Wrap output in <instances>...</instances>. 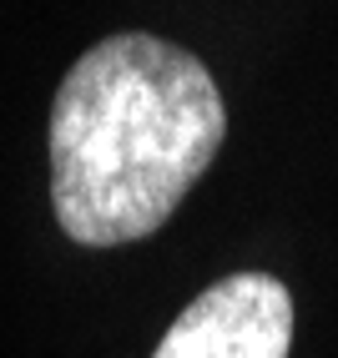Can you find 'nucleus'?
I'll list each match as a JSON object with an SVG mask.
<instances>
[{"label": "nucleus", "mask_w": 338, "mask_h": 358, "mask_svg": "<svg viewBox=\"0 0 338 358\" xmlns=\"http://www.w3.org/2000/svg\"><path fill=\"white\" fill-rule=\"evenodd\" d=\"M227 106L187 45L116 31L51 96V212L81 248H122L177 217L223 152Z\"/></svg>", "instance_id": "1"}, {"label": "nucleus", "mask_w": 338, "mask_h": 358, "mask_svg": "<svg viewBox=\"0 0 338 358\" xmlns=\"http://www.w3.org/2000/svg\"><path fill=\"white\" fill-rule=\"evenodd\" d=\"M293 293L273 273H227L197 293L162 333L152 358H288Z\"/></svg>", "instance_id": "2"}]
</instances>
